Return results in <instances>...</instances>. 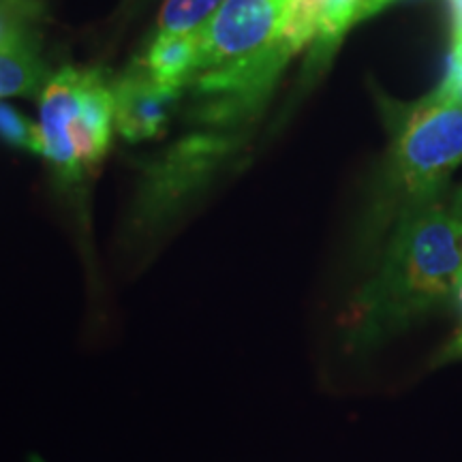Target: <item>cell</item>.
Returning <instances> with one entry per match:
<instances>
[{
  "label": "cell",
  "mask_w": 462,
  "mask_h": 462,
  "mask_svg": "<svg viewBox=\"0 0 462 462\" xmlns=\"http://www.w3.org/2000/svg\"><path fill=\"white\" fill-rule=\"evenodd\" d=\"M42 39H28L0 48V99L42 92L50 78L48 65L43 60Z\"/></svg>",
  "instance_id": "52a82bcc"
},
{
  "label": "cell",
  "mask_w": 462,
  "mask_h": 462,
  "mask_svg": "<svg viewBox=\"0 0 462 462\" xmlns=\"http://www.w3.org/2000/svg\"><path fill=\"white\" fill-rule=\"evenodd\" d=\"M112 88L116 133L131 143L165 135L187 95V90L159 84L137 58L123 73L114 75Z\"/></svg>",
  "instance_id": "8992f818"
},
{
  "label": "cell",
  "mask_w": 462,
  "mask_h": 462,
  "mask_svg": "<svg viewBox=\"0 0 462 462\" xmlns=\"http://www.w3.org/2000/svg\"><path fill=\"white\" fill-rule=\"evenodd\" d=\"M357 5H360V14H357V22H362V11L368 5V0H357Z\"/></svg>",
  "instance_id": "9a60e30c"
},
{
  "label": "cell",
  "mask_w": 462,
  "mask_h": 462,
  "mask_svg": "<svg viewBox=\"0 0 462 462\" xmlns=\"http://www.w3.org/2000/svg\"><path fill=\"white\" fill-rule=\"evenodd\" d=\"M392 146L368 206L366 242L379 246L404 212L443 201L462 163V107L429 95L409 107L388 106Z\"/></svg>",
  "instance_id": "7a4b0ae2"
},
{
  "label": "cell",
  "mask_w": 462,
  "mask_h": 462,
  "mask_svg": "<svg viewBox=\"0 0 462 462\" xmlns=\"http://www.w3.org/2000/svg\"><path fill=\"white\" fill-rule=\"evenodd\" d=\"M223 0H165L152 37H182L201 31Z\"/></svg>",
  "instance_id": "9c48e42d"
},
{
  "label": "cell",
  "mask_w": 462,
  "mask_h": 462,
  "mask_svg": "<svg viewBox=\"0 0 462 462\" xmlns=\"http://www.w3.org/2000/svg\"><path fill=\"white\" fill-rule=\"evenodd\" d=\"M437 99L454 103L462 107V26H454L452 54H449V67L441 86L430 92Z\"/></svg>",
  "instance_id": "8fae6325"
},
{
  "label": "cell",
  "mask_w": 462,
  "mask_h": 462,
  "mask_svg": "<svg viewBox=\"0 0 462 462\" xmlns=\"http://www.w3.org/2000/svg\"><path fill=\"white\" fill-rule=\"evenodd\" d=\"M43 0H0V48L43 37Z\"/></svg>",
  "instance_id": "ba28073f"
},
{
  "label": "cell",
  "mask_w": 462,
  "mask_h": 462,
  "mask_svg": "<svg viewBox=\"0 0 462 462\" xmlns=\"http://www.w3.org/2000/svg\"><path fill=\"white\" fill-rule=\"evenodd\" d=\"M452 306L458 310L460 323L458 328H456V332L452 334V338H449L448 343L437 351L435 357H432V366H448V364L452 362H462V273L458 276V281H456Z\"/></svg>",
  "instance_id": "7c38bea8"
},
{
  "label": "cell",
  "mask_w": 462,
  "mask_h": 462,
  "mask_svg": "<svg viewBox=\"0 0 462 462\" xmlns=\"http://www.w3.org/2000/svg\"><path fill=\"white\" fill-rule=\"evenodd\" d=\"M112 79L99 67H62L39 92V154L62 187H82L112 146Z\"/></svg>",
  "instance_id": "3957f363"
},
{
  "label": "cell",
  "mask_w": 462,
  "mask_h": 462,
  "mask_svg": "<svg viewBox=\"0 0 462 462\" xmlns=\"http://www.w3.org/2000/svg\"><path fill=\"white\" fill-rule=\"evenodd\" d=\"M392 3H396V0H368V5L362 11V20L377 15L379 11H383L385 7H390ZM449 3H452V22H454V26H462V0H449Z\"/></svg>",
  "instance_id": "4fadbf2b"
},
{
  "label": "cell",
  "mask_w": 462,
  "mask_h": 462,
  "mask_svg": "<svg viewBox=\"0 0 462 462\" xmlns=\"http://www.w3.org/2000/svg\"><path fill=\"white\" fill-rule=\"evenodd\" d=\"M289 7L291 0H223L198 32L195 75L279 43L285 37Z\"/></svg>",
  "instance_id": "5b68a950"
},
{
  "label": "cell",
  "mask_w": 462,
  "mask_h": 462,
  "mask_svg": "<svg viewBox=\"0 0 462 462\" xmlns=\"http://www.w3.org/2000/svg\"><path fill=\"white\" fill-rule=\"evenodd\" d=\"M0 140L34 154H39V150H42L39 125L31 123L24 114L3 101H0Z\"/></svg>",
  "instance_id": "30bf717a"
},
{
  "label": "cell",
  "mask_w": 462,
  "mask_h": 462,
  "mask_svg": "<svg viewBox=\"0 0 462 462\" xmlns=\"http://www.w3.org/2000/svg\"><path fill=\"white\" fill-rule=\"evenodd\" d=\"M300 51L302 48L285 32L268 50L195 75L184 95L190 101V123L210 129H236L255 118Z\"/></svg>",
  "instance_id": "277c9868"
},
{
  "label": "cell",
  "mask_w": 462,
  "mask_h": 462,
  "mask_svg": "<svg viewBox=\"0 0 462 462\" xmlns=\"http://www.w3.org/2000/svg\"><path fill=\"white\" fill-rule=\"evenodd\" d=\"M448 210L452 212V215L462 221V187L456 189V193L452 195V199H449V206Z\"/></svg>",
  "instance_id": "5bb4252c"
},
{
  "label": "cell",
  "mask_w": 462,
  "mask_h": 462,
  "mask_svg": "<svg viewBox=\"0 0 462 462\" xmlns=\"http://www.w3.org/2000/svg\"><path fill=\"white\" fill-rule=\"evenodd\" d=\"M460 273L462 221L443 201L407 210L390 229L374 273L346 304L343 346L368 354L452 304Z\"/></svg>",
  "instance_id": "6da1fadb"
}]
</instances>
